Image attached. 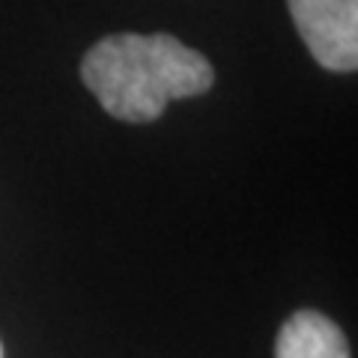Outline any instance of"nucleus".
<instances>
[{
    "instance_id": "f03ea898",
    "label": "nucleus",
    "mask_w": 358,
    "mask_h": 358,
    "mask_svg": "<svg viewBox=\"0 0 358 358\" xmlns=\"http://www.w3.org/2000/svg\"><path fill=\"white\" fill-rule=\"evenodd\" d=\"M289 15L322 69L355 72L358 0H287Z\"/></svg>"
},
{
    "instance_id": "7ed1b4c3",
    "label": "nucleus",
    "mask_w": 358,
    "mask_h": 358,
    "mask_svg": "<svg viewBox=\"0 0 358 358\" xmlns=\"http://www.w3.org/2000/svg\"><path fill=\"white\" fill-rule=\"evenodd\" d=\"M275 358H350L343 331L317 310H296L284 322Z\"/></svg>"
},
{
    "instance_id": "f257e3e1",
    "label": "nucleus",
    "mask_w": 358,
    "mask_h": 358,
    "mask_svg": "<svg viewBox=\"0 0 358 358\" xmlns=\"http://www.w3.org/2000/svg\"><path fill=\"white\" fill-rule=\"evenodd\" d=\"M81 78L110 117L152 122L176 99L206 93L215 72L203 54L167 33H117L84 54Z\"/></svg>"
},
{
    "instance_id": "20e7f679",
    "label": "nucleus",
    "mask_w": 358,
    "mask_h": 358,
    "mask_svg": "<svg viewBox=\"0 0 358 358\" xmlns=\"http://www.w3.org/2000/svg\"><path fill=\"white\" fill-rule=\"evenodd\" d=\"M0 358H3V343H0Z\"/></svg>"
}]
</instances>
